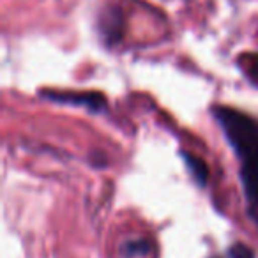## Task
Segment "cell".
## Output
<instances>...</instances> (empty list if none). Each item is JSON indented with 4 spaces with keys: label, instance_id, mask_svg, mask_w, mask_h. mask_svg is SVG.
I'll return each instance as SVG.
<instances>
[{
    "label": "cell",
    "instance_id": "1",
    "mask_svg": "<svg viewBox=\"0 0 258 258\" xmlns=\"http://www.w3.org/2000/svg\"><path fill=\"white\" fill-rule=\"evenodd\" d=\"M212 115L240 161L247 216L258 225V122L228 106H214Z\"/></svg>",
    "mask_w": 258,
    "mask_h": 258
},
{
    "label": "cell",
    "instance_id": "2",
    "mask_svg": "<svg viewBox=\"0 0 258 258\" xmlns=\"http://www.w3.org/2000/svg\"><path fill=\"white\" fill-rule=\"evenodd\" d=\"M39 96L57 104L85 108L90 113H103L106 110V97L101 92H73V90H41Z\"/></svg>",
    "mask_w": 258,
    "mask_h": 258
},
{
    "label": "cell",
    "instance_id": "3",
    "mask_svg": "<svg viewBox=\"0 0 258 258\" xmlns=\"http://www.w3.org/2000/svg\"><path fill=\"white\" fill-rule=\"evenodd\" d=\"M101 34L110 43L118 41L122 34V16L118 9H110V11L101 15Z\"/></svg>",
    "mask_w": 258,
    "mask_h": 258
},
{
    "label": "cell",
    "instance_id": "4",
    "mask_svg": "<svg viewBox=\"0 0 258 258\" xmlns=\"http://www.w3.org/2000/svg\"><path fill=\"white\" fill-rule=\"evenodd\" d=\"M180 156H182V161H184V165H186V168L189 170V173L193 175L195 182H197L198 186H205L209 179V168L204 159L191 154V152H180Z\"/></svg>",
    "mask_w": 258,
    "mask_h": 258
},
{
    "label": "cell",
    "instance_id": "5",
    "mask_svg": "<svg viewBox=\"0 0 258 258\" xmlns=\"http://www.w3.org/2000/svg\"><path fill=\"white\" fill-rule=\"evenodd\" d=\"M239 64L240 71L244 73V76L247 78V82L253 87L258 89V53H242L239 55Z\"/></svg>",
    "mask_w": 258,
    "mask_h": 258
},
{
    "label": "cell",
    "instance_id": "6",
    "mask_svg": "<svg viewBox=\"0 0 258 258\" xmlns=\"http://www.w3.org/2000/svg\"><path fill=\"white\" fill-rule=\"evenodd\" d=\"M151 242L145 239H135L127 240L120 246V254L125 258H135V256H145L151 253Z\"/></svg>",
    "mask_w": 258,
    "mask_h": 258
},
{
    "label": "cell",
    "instance_id": "7",
    "mask_svg": "<svg viewBox=\"0 0 258 258\" xmlns=\"http://www.w3.org/2000/svg\"><path fill=\"white\" fill-rule=\"evenodd\" d=\"M228 258H254V253L246 244L235 242L228 247Z\"/></svg>",
    "mask_w": 258,
    "mask_h": 258
},
{
    "label": "cell",
    "instance_id": "8",
    "mask_svg": "<svg viewBox=\"0 0 258 258\" xmlns=\"http://www.w3.org/2000/svg\"><path fill=\"white\" fill-rule=\"evenodd\" d=\"M211 258H219V256H211Z\"/></svg>",
    "mask_w": 258,
    "mask_h": 258
}]
</instances>
